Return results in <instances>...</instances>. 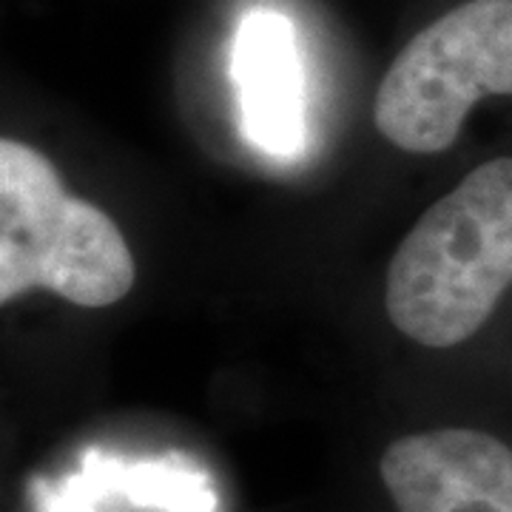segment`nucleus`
Listing matches in <instances>:
<instances>
[{
	"label": "nucleus",
	"mask_w": 512,
	"mask_h": 512,
	"mask_svg": "<svg viewBox=\"0 0 512 512\" xmlns=\"http://www.w3.org/2000/svg\"><path fill=\"white\" fill-rule=\"evenodd\" d=\"M512 288V157L478 165L399 242L384 308L407 339L456 348Z\"/></svg>",
	"instance_id": "obj_1"
},
{
	"label": "nucleus",
	"mask_w": 512,
	"mask_h": 512,
	"mask_svg": "<svg viewBox=\"0 0 512 512\" xmlns=\"http://www.w3.org/2000/svg\"><path fill=\"white\" fill-rule=\"evenodd\" d=\"M137 265L106 211L66 191L52 160L0 140V302L49 291L80 308L126 299Z\"/></svg>",
	"instance_id": "obj_2"
},
{
	"label": "nucleus",
	"mask_w": 512,
	"mask_h": 512,
	"mask_svg": "<svg viewBox=\"0 0 512 512\" xmlns=\"http://www.w3.org/2000/svg\"><path fill=\"white\" fill-rule=\"evenodd\" d=\"M490 94H512V0H467L399 52L376 92L373 123L402 151L439 154Z\"/></svg>",
	"instance_id": "obj_3"
},
{
	"label": "nucleus",
	"mask_w": 512,
	"mask_h": 512,
	"mask_svg": "<svg viewBox=\"0 0 512 512\" xmlns=\"http://www.w3.org/2000/svg\"><path fill=\"white\" fill-rule=\"evenodd\" d=\"M379 473L399 512H512V450L481 430L402 436Z\"/></svg>",
	"instance_id": "obj_4"
},
{
	"label": "nucleus",
	"mask_w": 512,
	"mask_h": 512,
	"mask_svg": "<svg viewBox=\"0 0 512 512\" xmlns=\"http://www.w3.org/2000/svg\"><path fill=\"white\" fill-rule=\"evenodd\" d=\"M239 109L248 137L274 154L302 148V66L293 26L276 12H251L234 46Z\"/></svg>",
	"instance_id": "obj_5"
}]
</instances>
